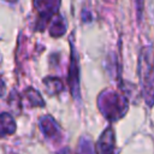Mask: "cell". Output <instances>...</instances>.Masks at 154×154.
I'll list each match as a JSON object with an SVG mask.
<instances>
[{
  "mask_svg": "<svg viewBox=\"0 0 154 154\" xmlns=\"http://www.w3.org/2000/svg\"><path fill=\"white\" fill-rule=\"evenodd\" d=\"M43 83L46 84L47 91L49 94H57L63 90V83L59 78H46Z\"/></svg>",
  "mask_w": 154,
  "mask_h": 154,
  "instance_id": "9",
  "label": "cell"
},
{
  "mask_svg": "<svg viewBox=\"0 0 154 154\" xmlns=\"http://www.w3.org/2000/svg\"><path fill=\"white\" fill-rule=\"evenodd\" d=\"M69 85L71 89V94L73 97H79V77H78V60L72 47L71 60H70V70H69Z\"/></svg>",
  "mask_w": 154,
  "mask_h": 154,
  "instance_id": "4",
  "label": "cell"
},
{
  "mask_svg": "<svg viewBox=\"0 0 154 154\" xmlns=\"http://www.w3.org/2000/svg\"><path fill=\"white\" fill-rule=\"evenodd\" d=\"M100 112L109 122L120 119L128 111L129 103L125 96L113 90H103L97 99Z\"/></svg>",
  "mask_w": 154,
  "mask_h": 154,
  "instance_id": "2",
  "label": "cell"
},
{
  "mask_svg": "<svg viewBox=\"0 0 154 154\" xmlns=\"http://www.w3.org/2000/svg\"><path fill=\"white\" fill-rule=\"evenodd\" d=\"M138 76L142 95L148 106L154 105V53L152 47H143L138 58Z\"/></svg>",
  "mask_w": 154,
  "mask_h": 154,
  "instance_id": "1",
  "label": "cell"
},
{
  "mask_svg": "<svg viewBox=\"0 0 154 154\" xmlns=\"http://www.w3.org/2000/svg\"><path fill=\"white\" fill-rule=\"evenodd\" d=\"M66 31V23L64 20V18L61 16H59L58 13L52 18V24H51V35L59 37L63 36Z\"/></svg>",
  "mask_w": 154,
  "mask_h": 154,
  "instance_id": "8",
  "label": "cell"
},
{
  "mask_svg": "<svg viewBox=\"0 0 154 154\" xmlns=\"http://www.w3.org/2000/svg\"><path fill=\"white\" fill-rule=\"evenodd\" d=\"M61 0H34V7L38 12L37 29L43 30L46 24L58 13Z\"/></svg>",
  "mask_w": 154,
  "mask_h": 154,
  "instance_id": "3",
  "label": "cell"
},
{
  "mask_svg": "<svg viewBox=\"0 0 154 154\" xmlns=\"http://www.w3.org/2000/svg\"><path fill=\"white\" fill-rule=\"evenodd\" d=\"M25 95H26V99L30 101V105H31V106H40V107H42V106L45 105V101L42 100L41 95H40L36 90L29 88V89L25 91Z\"/></svg>",
  "mask_w": 154,
  "mask_h": 154,
  "instance_id": "10",
  "label": "cell"
},
{
  "mask_svg": "<svg viewBox=\"0 0 154 154\" xmlns=\"http://www.w3.org/2000/svg\"><path fill=\"white\" fill-rule=\"evenodd\" d=\"M40 128L43 132V135L51 140V141H59L61 137V131L55 123V120L51 116L42 117L40 119Z\"/></svg>",
  "mask_w": 154,
  "mask_h": 154,
  "instance_id": "5",
  "label": "cell"
},
{
  "mask_svg": "<svg viewBox=\"0 0 154 154\" xmlns=\"http://www.w3.org/2000/svg\"><path fill=\"white\" fill-rule=\"evenodd\" d=\"M16 130V124L12 117L7 113L0 114V136L11 135Z\"/></svg>",
  "mask_w": 154,
  "mask_h": 154,
  "instance_id": "7",
  "label": "cell"
},
{
  "mask_svg": "<svg viewBox=\"0 0 154 154\" xmlns=\"http://www.w3.org/2000/svg\"><path fill=\"white\" fill-rule=\"evenodd\" d=\"M114 146H116V136H114L113 129L109 126L99 137L95 150L99 153H112L114 150Z\"/></svg>",
  "mask_w": 154,
  "mask_h": 154,
  "instance_id": "6",
  "label": "cell"
},
{
  "mask_svg": "<svg viewBox=\"0 0 154 154\" xmlns=\"http://www.w3.org/2000/svg\"><path fill=\"white\" fill-rule=\"evenodd\" d=\"M135 6H136V12H137V19L141 20L142 8H143V0H135Z\"/></svg>",
  "mask_w": 154,
  "mask_h": 154,
  "instance_id": "11",
  "label": "cell"
}]
</instances>
